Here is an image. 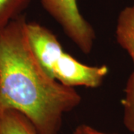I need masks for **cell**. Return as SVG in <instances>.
Returning a JSON list of instances; mask_svg holds the SVG:
<instances>
[{
	"mask_svg": "<svg viewBox=\"0 0 134 134\" xmlns=\"http://www.w3.org/2000/svg\"><path fill=\"white\" fill-rule=\"evenodd\" d=\"M26 31L39 62L50 76L63 85L95 89L108 75L107 66L86 65L65 52L55 34L38 23L27 22Z\"/></svg>",
	"mask_w": 134,
	"mask_h": 134,
	"instance_id": "cell-2",
	"label": "cell"
},
{
	"mask_svg": "<svg viewBox=\"0 0 134 134\" xmlns=\"http://www.w3.org/2000/svg\"><path fill=\"white\" fill-rule=\"evenodd\" d=\"M31 0H0V30L21 16Z\"/></svg>",
	"mask_w": 134,
	"mask_h": 134,
	"instance_id": "cell-6",
	"label": "cell"
},
{
	"mask_svg": "<svg viewBox=\"0 0 134 134\" xmlns=\"http://www.w3.org/2000/svg\"><path fill=\"white\" fill-rule=\"evenodd\" d=\"M133 5H134V3H133Z\"/></svg>",
	"mask_w": 134,
	"mask_h": 134,
	"instance_id": "cell-8",
	"label": "cell"
},
{
	"mask_svg": "<svg viewBox=\"0 0 134 134\" xmlns=\"http://www.w3.org/2000/svg\"><path fill=\"white\" fill-rule=\"evenodd\" d=\"M27 22L21 15L0 30V110L19 111L37 134H59L63 115L82 98L42 66L29 42Z\"/></svg>",
	"mask_w": 134,
	"mask_h": 134,
	"instance_id": "cell-1",
	"label": "cell"
},
{
	"mask_svg": "<svg viewBox=\"0 0 134 134\" xmlns=\"http://www.w3.org/2000/svg\"><path fill=\"white\" fill-rule=\"evenodd\" d=\"M115 37L119 46L125 50L132 60L133 69L130 75L125 88V96L121 100L123 122L126 128L134 133V5L126 7L119 14Z\"/></svg>",
	"mask_w": 134,
	"mask_h": 134,
	"instance_id": "cell-4",
	"label": "cell"
},
{
	"mask_svg": "<svg viewBox=\"0 0 134 134\" xmlns=\"http://www.w3.org/2000/svg\"><path fill=\"white\" fill-rule=\"evenodd\" d=\"M71 134H116L107 133L99 131L98 130L93 128L92 127L87 125H81L77 126L75 130Z\"/></svg>",
	"mask_w": 134,
	"mask_h": 134,
	"instance_id": "cell-7",
	"label": "cell"
},
{
	"mask_svg": "<svg viewBox=\"0 0 134 134\" xmlns=\"http://www.w3.org/2000/svg\"><path fill=\"white\" fill-rule=\"evenodd\" d=\"M0 134H37L23 113L12 109L0 110Z\"/></svg>",
	"mask_w": 134,
	"mask_h": 134,
	"instance_id": "cell-5",
	"label": "cell"
},
{
	"mask_svg": "<svg viewBox=\"0 0 134 134\" xmlns=\"http://www.w3.org/2000/svg\"><path fill=\"white\" fill-rule=\"evenodd\" d=\"M39 1L82 52H91L96 39V32L80 12L77 0Z\"/></svg>",
	"mask_w": 134,
	"mask_h": 134,
	"instance_id": "cell-3",
	"label": "cell"
}]
</instances>
